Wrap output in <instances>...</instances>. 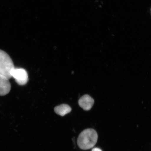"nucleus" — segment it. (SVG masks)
Wrapping results in <instances>:
<instances>
[{"instance_id": "nucleus-5", "label": "nucleus", "mask_w": 151, "mask_h": 151, "mask_svg": "<svg viewBox=\"0 0 151 151\" xmlns=\"http://www.w3.org/2000/svg\"><path fill=\"white\" fill-rule=\"evenodd\" d=\"M11 89V85L9 79L0 75V96L6 95Z\"/></svg>"}, {"instance_id": "nucleus-2", "label": "nucleus", "mask_w": 151, "mask_h": 151, "mask_svg": "<svg viewBox=\"0 0 151 151\" xmlns=\"http://www.w3.org/2000/svg\"><path fill=\"white\" fill-rule=\"evenodd\" d=\"M14 68L10 57L4 51L0 50V75L9 80L12 78L11 73Z\"/></svg>"}, {"instance_id": "nucleus-7", "label": "nucleus", "mask_w": 151, "mask_h": 151, "mask_svg": "<svg viewBox=\"0 0 151 151\" xmlns=\"http://www.w3.org/2000/svg\"><path fill=\"white\" fill-rule=\"evenodd\" d=\"M92 151H102L101 149L97 148H94L93 149V150H92Z\"/></svg>"}, {"instance_id": "nucleus-4", "label": "nucleus", "mask_w": 151, "mask_h": 151, "mask_svg": "<svg viewBox=\"0 0 151 151\" xmlns=\"http://www.w3.org/2000/svg\"><path fill=\"white\" fill-rule=\"evenodd\" d=\"M94 103V100L88 95H85L81 97L78 101L80 106L86 111L90 110Z\"/></svg>"}, {"instance_id": "nucleus-6", "label": "nucleus", "mask_w": 151, "mask_h": 151, "mask_svg": "<svg viewBox=\"0 0 151 151\" xmlns=\"http://www.w3.org/2000/svg\"><path fill=\"white\" fill-rule=\"evenodd\" d=\"M71 111V107L65 104L58 106L54 108L55 112L56 114L61 116H65L66 114L70 112Z\"/></svg>"}, {"instance_id": "nucleus-3", "label": "nucleus", "mask_w": 151, "mask_h": 151, "mask_svg": "<svg viewBox=\"0 0 151 151\" xmlns=\"http://www.w3.org/2000/svg\"><path fill=\"white\" fill-rule=\"evenodd\" d=\"M11 76L15 79L17 83L20 86H24L28 82V73L24 69L14 68L11 72Z\"/></svg>"}, {"instance_id": "nucleus-1", "label": "nucleus", "mask_w": 151, "mask_h": 151, "mask_svg": "<svg viewBox=\"0 0 151 151\" xmlns=\"http://www.w3.org/2000/svg\"><path fill=\"white\" fill-rule=\"evenodd\" d=\"M98 134L95 130L91 128L83 131L79 135L77 143L79 148L86 150L93 148L97 142Z\"/></svg>"}]
</instances>
